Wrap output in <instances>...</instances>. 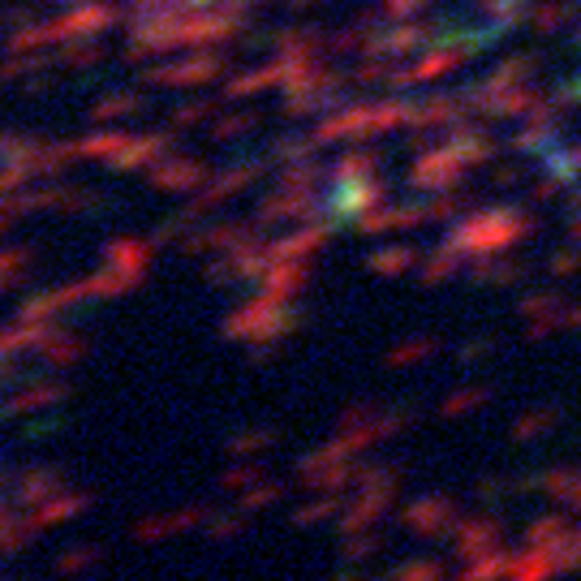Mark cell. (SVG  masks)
<instances>
[{"label":"cell","mask_w":581,"mask_h":581,"mask_svg":"<svg viewBox=\"0 0 581 581\" xmlns=\"http://www.w3.org/2000/svg\"><path fill=\"white\" fill-rule=\"evenodd\" d=\"M65 392L69 387L61 380H39V384L22 387V392H13L4 405H0V418H22V414H39V410H48V405H57L65 401Z\"/></svg>","instance_id":"obj_1"},{"label":"cell","mask_w":581,"mask_h":581,"mask_svg":"<svg viewBox=\"0 0 581 581\" xmlns=\"http://www.w3.org/2000/svg\"><path fill=\"white\" fill-rule=\"evenodd\" d=\"M57 491H61V474H57L52 465H35V470H22V474L13 479V504L35 509V504L52 500Z\"/></svg>","instance_id":"obj_2"},{"label":"cell","mask_w":581,"mask_h":581,"mask_svg":"<svg viewBox=\"0 0 581 581\" xmlns=\"http://www.w3.org/2000/svg\"><path fill=\"white\" fill-rule=\"evenodd\" d=\"M87 504H91V500H87L82 491H57L52 500H43V504H35V509H31V513H27V516H31V525H35V530L43 534V530H52V525H65V521H73V516L82 513Z\"/></svg>","instance_id":"obj_3"},{"label":"cell","mask_w":581,"mask_h":581,"mask_svg":"<svg viewBox=\"0 0 581 581\" xmlns=\"http://www.w3.org/2000/svg\"><path fill=\"white\" fill-rule=\"evenodd\" d=\"M203 521V509H181V513H160V516H142L134 525V539L138 543H164L168 534H181V530H194Z\"/></svg>","instance_id":"obj_4"},{"label":"cell","mask_w":581,"mask_h":581,"mask_svg":"<svg viewBox=\"0 0 581 581\" xmlns=\"http://www.w3.org/2000/svg\"><path fill=\"white\" fill-rule=\"evenodd\" d=\"M35 534H39V530L31 525V516H9V521L0 525V555H18Z\"/></svg>","instance_id":"obj_5"},{"label":"cell","mask_w":581,"mask_h":581,"mask_svg":"<svg viewBox=\"0 0 581 581\" xmlns=\"http://www.w3.org/2000/svg\"><path fill=\"white\" fill-rule=\"evenodd\" d=\"M61 332H52L48 336V345H43V357H48V366H57V371H65V366H73L78 357H82V345L73 341V336H65V341H57Z\"/></svg>","instance_id":"obj_6"},{"label":"cell","mask_w":581,"mask_h":581,"mask_svg":"<svg viewBox=\"0 0 581 581\" xmlns=\"http://www.w3.org/2000/svg\"><path fill=\"white\" fill-rule=\"evenodd\" d=\"M96 560H99V551L91 548V543H82V548H69V551H61V555H57V573H65V578L73 573V578H78V573H82V569H91Z\"/></svg>","instance_id":"obj_7"},{"label":"cell","mask_w":581,"mask_h":581,"mask_svg":"<svg viewBox=\"0 0 581 581\" xmlns=\"http://www.w3.org/2000/svg\"><path fill=\"white\" fill-rule=\"evenodd\" d=\"M272 500H280V486L276 483H255V491H242V513H258V509H267Z\"/></svg>","instance_id":"obj_8"},{"label":"cell","mask_w":581,"mask_h":581,"mask_svg":"<svg viewBox=\"0 0 581 581\" xmlns=\"http://www.w3.org/2000/svg\"><path fill=\"white\" fill-rule=\"evenodd\" d=\"M220 483H225V491H250L255 483H263V470L258 465H233Z\"/></svg>","instance_id":"obj_9"},{"label":"cell","mask_w":581,"mask_h":581,"mask_svg":"<svg viewBox=\"0 0 581 581\" xmlns=\"http://www.w3.org/2000/svg\"><path fill=\"white\" fill-rule=\"evenodd\" d=\"M272 444V431L267 426H255V431H242V435H233V444L228 449L233 452H258Z\"/></svg>","instance_id":"obj_10"},{"label":"cell","mask_w":581,"mask_h":581,"mask_svg":"<svg viewBox=\"0 0 581 581\" xmlns=\"http://www.w3.org/2000/svg\"><path fill=\"white\" fill-rule=\"evenodd\" d=\"M242 525H246V513H233V516H211V521H207V530H211V534H216V539H233V534H237V530H242Z\"/></svg>","instance_id":"obj_11"},{"label":"cell","mask_w":581,"mask_h":581,"mask_svg":"<svg viewBox=\"0 0 581 581\" xmlns=\"http://www.w3.org/2000/svg\"><path fill=\"white\" fill-rule=\"evenodd\" d=\"M336 509H341V504H336L332 495H327V500H315V504H306V509L297 513V525H311V521H323V516H332Z\"/></svg>","instance_id":"obj_12"},{"label":"cell","mask_w":581,"mask_h":581,"mask_svg":"<svg viewBox=\"0 0 581 581\" xmlns=\"http://www.w3.org/2000/svg\"><path fill=\"white\" fill-rule=\"evenodd\" d=\"M396 581H435V569L431 564H410V569H401Z\"/></svg>","instance_id":"obj_13"},{"label":"cell","mask_w":581,"mask_h":581,"mask_svg":"<svg viewBox=\"0 0 581 581\" xmlns=\"http://www.w3.org/2000/svg\"><path fill=\"white\" fill-rule=\"evenodd\" d=\"M13 380H22L18 366H13V362H0V384H13Z\"/></svg>","instance_id":"obj_14"},{"label":"cell","mask_w":581,"mask_h":581,"mask_svg":"<svg viewBox=\"0 0 581 581\" xmlns=\"http://www.w3.org/2000/svg\"><path fill=\"white\" fill-rule=\"evenodd\" d=\"M9 516H13V509H9V504H4V500H0V525H4V521H9Z\"/></svg>","instance_id":"obj_15"}]
</instances>
